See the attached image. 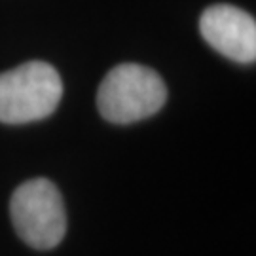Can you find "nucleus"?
<instances>
[{"label":"nucleus","mask_w":256,"mask_h":256,"mask_svg":"<svg viewBox=\"0 0 256 256\" xmlns=\"http://www.w3.org/2000/svg\"><path fill=\"white\" fill-rule=\"evenodd\" d=\"M167 101L162 76L142 64L124 63L110 70L99 86L97 108L104 120L126 126L160 112Z\"/></svg>","instance_id":"f257e3e1"},{"label":"nucleus","mask_w":256,"mask_h":256,"mask_svg":"<svg viewBox=\"0 0 256 256\" xmlns=\"http://www.w3.org/2000/svg\"><path fill=\"white\" fill-rule=\"evenodd\" d=\"M63 97L61 76L44 61H28L0 74V122L30 124L54 114Z\"/></svg>","instance_id":"f03ea898"},{"label":"nucleus","mask_w":256,"mask_h":256,"mask_svg":"<svg viewBox=\"0 0 256 256\" xmlns=\"http://www.w3.org/2000/svg\"><path fill=\"white\" fill-rule=\"evenodd\" d=\"M10 214L18 236L28 247L50 250L66 232V214L61 194L48 178H30L16 188Z\"/></svg>","instance_id":"7ed1b4c3"},{"label":"nucleus","mask_w":256,"mask_h":256,"mask_svg":"<svg viewBox=\"0 0 256 256\" xmlns=\"http://www.w3.org/2000/svg\"><path fill=\"white\" fill-rule=\"evenodd\" d=\"M200 30L218 54L238 63H254L256 21L247 12L230 4L210 6L200 19Z\"/></svg>","instance_id":"20e7f679"}]
</instances>
